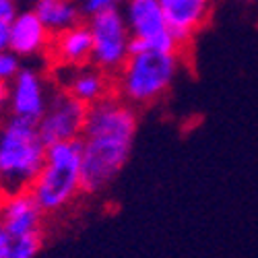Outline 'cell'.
Instances as JSON below:
<instances>
[{"label": "cell", "mask_w": 258, "mask_h": 258, "mask_svg": "<svg viewBox=\"0 0 258 258\" xmlns=\"http://www.w3.org/2000/svg\"><path fill=\"white\" fill-rule=\"evenodd\" d=\"M139 131V112L114 93L91 105L79 139L83 155V192L110 186L131 159Z\"/></svg>", "instance_id": "obj_1"}, {"label": "cell", "mask_w": 258, "mask_h": 258, "mask_svg": "<svg viewBox=\"0 0 258 258\" xmlns=\"http://www.w3.org/2000/svg\"><path fill=\"white\" fill-rule=\"evenodd\" d=\"M37 124L7 116L0 122V199L27 192L46 159Z\"/></svg>", "instance_id": "obj_2"}, {"label": "cell", "mask_w": 258, "mask_h": 258, "mask_svg": "<svg viewBox=\"0 0 258 258\" xmlns=\"http://www.w3.org/2000/svg\"><path fill=\"white\" fill-rule=\"evenodd\" d=\"M182 71L180 52L131 54L124 67L114 75V95L124 103L137 107L159 101L176 83Z\"/></svg>", "instance_id": "obj_3"}, {"label": "cell", "mask_w": 258, "mask_h": 258, "mask_svg": "<svg viewBox=\"0 0 258 258\" xmlns=\"http://www.w3.org/2000/svg\"><path fill=\"white\" fill-rule=\"evenodd\" d=\"M83 192V155L79 141L58 143L46 149V159L29 195L35 199L44 215L67 211Z\"/></svg>", "instance_id": "obj_4"}, {"label": "cell", "mask_w": 258, "mask_h": 258, "mask_svg": "<svg viewBox=\"0 0 258 258\" xmlns=\"http://www.w3.org/2000/svg\"><path fill=\"white\" fill-rule=\"evenodd\" d=\"M87 27L93 41L91 64L114 77L131 56V31L120 9L101 11L87 17Z\"/></svg>", "instance_id": "obj_5"}, {"label": "cell", "mask_w": 258, "mask_h": 258, "mask_svg": "<svg viewBox=\"0 0 258 258\" xmlns=\"http://www.w3.org/2000/svg\"><path fill=\"white\" fill-rule=\"evenodd\" d=\"M122 15L131 31V54L153 52H180V44L169 31L159 0H126Z\"/></svg>", "instance_id": "obj_6"}, {"label": "cell", "mask_w": 258, "mask_h": 258, "mask_svg": "<svg viewBox=\"0 0 258 258\" xmlns=\"http://www.w3.org/2000/svg\"><path fill=\"white\" fill-rule=\"evenodd\" d=\"M89 107L75 99L64 89H56L50 95L44 116L37 120V131L48 147L58 143L79 141L85 128Z\"/></svg>", "instance_id": "obj_7"}, {"label": "cell", "mask_w": 258, "mask_h": 258, "mask_svg": "<svg viewBox=\"0 0 258 258\" xmlns=\"http://www.w3.org/2000/svg\"><path fill=\"white\" fill-rule=\"evenodd\" d=\"M9 116L35 122L44 116L52 91L37 69L21 67L15 79L9 83Z\"/></svg>", "instance_id": "obj_8"}, {"label": "cell", "mask_w": 258, "mask_h": 258, "mask_svg": "<svg viewBox=\"0 0 258 258\" xmlns=\"http://www.w3.org/2000/svg\"><path fill=\"white\" fill-rule=\"evenodd\" d=\"M46 215L27 192L0 199V231L11 235H44Z\"/></svg>", "instance_id": "obj_9"}, {"label": "cell", "mask_w": 258, "mask_h": 258, "mask_svg": "<svg viewBox=\"0 0 258 258\" xmlns=\"http://www.w3.org/2000/svg\"><path fill=\"white\" fill-rule=\"evenodd\" d=\"M159 7L169 31L174 33L180 48H184L209 21L213 0H159Z\"/></svg>", "instance_id": "obj_10"}, {"label": "cell", "mask_w": 258, "mask_h": 258, "mask_svg": "<svg viewBox=\"0 0 258 258\" xmlns=\"http://www.w3.org/2000/svg\"><path fill=\"white\" fill-rule=\"evenodd\" d=\"M52 33L39 21L33 9L19 11L9 31V52H13L19 60L21 58H37L48 54Z\"/></svg>", "instance_id": "obj_11"}, {"label": "cell", "mask_w": 258, "mask_h": 258, "mask_svg": "<svg viewBox=\"0 0 258 258\" xmlns=\"http://www.w3.org/2000/svg\"><path fill=\"white\" fill-rule=\"evenodd\" d=\"M93 41L87 23L71 27L58 35H52L48 56L54 62V67L62 71H73L91 64Z\"/></svg>", "instance_id": "obj_12"}, {"label": "cell", "mask_w": 258, "mask_h": 258, "mask_svg": "<svg viewBox=\"0 0 258 258\" xmlns=\"http://www.w3.org/2000/svg\"><path fill=\"white\" fill-rule=\"evenodd\" d=\"M60 89H64L75 99L91 107L114 93V77L105 75L93 64H87V67L67 71Z\"/></svg>", "instance_id": "obj_13"}, {"label": "cell", "mask_w": 258, "mask_h": 258, "mask_svg": "<svg viewBox=\"0 0 258 258\" xmlns=\"http://www.w3.org/2000/svg\"><path fill=\"white\" fill-rule=\"evenodd\" d=\"M33 13L52 35L85 23V13L79 0H35Z\"/></svg>", "instance_id": "obj_14"}, {"label": "cell", "mask_w": 258, "mask_h": 258, "mask_svg": "<svg viewBox=\"0 0 258 258\" xmlns=\"http://www.w3.org/2000/svg\"><path fill=\"white\" fill-rule=\"evenodd\" d=\"M44 248V235H11L0 231V258H35Z\"/></svg>", "instance_id": "obj_15"}, {"label": "cell", "mask_w": 258, "mask_h": 258, "mask_svg": "<svg viewBox=\"0 0 258 258\" xmlns=\"http://www.w3.org/2000/svg\"><path fill=\"white\" fill-rule=\"evenodd\" d=\"M17 13H19V0H0V52L9 48V31Z\"/></svg>", "instance_id": "obj_16"}, {"label": "cell", "mask_w": 258, "mask_h": 258, "mask_svg": "<svg viewBox=\"0 0 258 258\" xmlns=\"http://www.w3.org/2000/svg\"><path fill=\"white\" fill-rule=\"evenodd\" d=\"M19 71H21V60L9 50L0 52V83L9 85Z\"/></svg>", "instance_id": "obj_17"}, {"label": "cell", "mask_w": 258, "mask_h": 258, "mask_svg": "<svg viewBox=\"0 0 258 258\" xmlns=\"http://www.w3.org/2000/svg\"><path fill=\"white\" fill-rule=\"evenodd\" d=\"M126 0H83L81 7H83V13L85 15H95V13H101V11H110V9H122V5Z\"/></svg>", "instance_id": "obj_18"}, {"label": "cell", "mask_w": 258, "mask_h": 258, "mask_svg": "<svg viewBox=\"0 0 258 258\" xmlns=\"http://www.w3.org/2000/svg\"><path fill=\"white\" fill-rule=\"evenodd\" d=\"M9 85L7 83H0V122L5 120V114L9 112Z\"/></svg>", "instance_id": "obj_19"}, {"label": "cell", "mask_w": 258, "mask_h": 258, "mask_svg": "<svg viewBox=\"0 0 258 258\" xmlns=\"http://www.w3.org/2000/svg\"><path fill=\"white\" fill-rule=\"evenodd\" d=\"M244 3H250V0H244Z\"/></svg>", "instance_id": "obj_20"}]
</instances>
